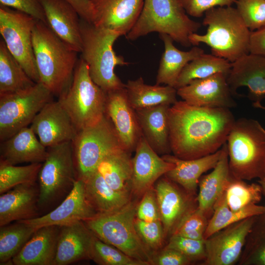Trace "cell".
<instances>
[{
    "instance_id": "ab89813d",
    "label": "cell",
    "mask_w": 265,
    "mask_h": 265,
    "mask_svg": "<svg viewBox=\"0 0 265 265\" xmlns=\"http://www.w3.org/2000/svg\"><path fill=\"white\" fill-rule=\"evenodd\" d=\"M42 163L16 166L0 161V194L19 185L35 183Z\"/></svg>"
},
{
    "instance_id": "f1b7e54d",
    "label": "cell",
    "mask_w": 265,
    "mask_h": 265,
    "mask_svg": "<svg viewBox=\"0 0 265 265\" xmlns=\"http://www.w3.org/2000/svg\"><path fill=\"white\" fill-rule=\"evenodd\" d=\"M221 154V148L214 153L192 159H183L170 154L162 155L164 160L174 164V167L164 176L187 192L197 194L201 177L216 166Z\"/></svg>"
},
{
    "instance_id": "2e32d148",
    "label": "cell",
    "mask_w": 265,
    "mask_h": 265,
    "mask_svg": "<svg viewBox=\"0 0 265 265\" xmlns=\"http://www.w3.org/2000/svg\"><path fill=\"white\" fill-rule=\"evenodd\" d=\"M30 127L46 148L72 141L78 132L71 116L59 100L47 103Z\"/></svg>"
},
{
    "instance_id": "681fc988",
    "label": "cell",
    "mask_w": 265,
    "mask_h": 265,
    "mask_svg": "<svg viewBox=\"0 0 265 265\" xmlns=\"http://www.w3.org/2000/svg\"><path fill=\"white\" fill-rule=\"evenodd\" d=\"M192 262L180 252L164 247L157 253L153 254L152 265H188Z\"/></svg>"
},
{
    "instance_id": "7402d4cb",
    "label": "cell",
    "mask_w": 265,
    "mask_h": 265,
    "mask_svg": "<svg viewBox=\"0 0 265 265\" xmlns=\"http://www.w3.org/2000/svg\"><path fill=\"white\" fill-rule=\"evenodd\" d=\"M39 187L36 182L15 186L0 196V226L39 216Z\"/></svg>"
},
{
    "instance_id": "8fae6325",
    "label": "cell",
    "mask_w": 265,
    "mask_h": 265,
    "mask_svg": "<svg viewBox=\"0 0 265 265\" xmlns=\"http://www.w3.org/2000/svg\"><path fill=\"white\" fill-rule=\"evenodd\" d=\"M53 94L42 83L20 91L0 95V140L27 127Z\"/></svg>"
},
{
    "instance_id": "7bdbcfd3",
    "label": "cell",
    "mask_w": 265,
    "mask_h": 265,
    "mask_svg": "<svg viewBox=\"0 0 265 265\" xmlns=\"http://www.w3.org/2000/svg\"><path fill=\"white\" fill-rule=\"evenodd\" d=\"M236 9L250 31L265 25V0H237Z\"/></svg>"
},
{
    "instance_id": "7c38bea8",
    "label": "cell",
    "mask_w": 265,
    "mask_h": 265,
    "mask_svg": "<svg viewBox=\"0 0 265 265\" xmlns=\"http://www.w3.org/2000/svg\"><path fill=\"white\" fill-rule=\"evenodd\" d=\"M38 21L30 15L0 5V33L12 54L36 83L40 78L35 60L32 31Z\"/></svg>"
},
{
    "instance_id": "52a82bcc",
    "label": "cell",
    "mask_w": 265,
    "mask_h": 265,
    "mask_svg": "<svg viewBox=\"0 0 265 265\" xmlns=\"http://www.w3.org/2000/svg\"><path fill=\"white\" fill-rule=\"evenodd\" d=\"M138 203L137 199H132L117 211L97 213L83 222L92 233L103 241L130 257L150 265L153 253L141 240L134 225Z\"/></svg>"
},
{
    "instance_id": "cb8c5ba5",
    "label": "cell",
    "mask_w": 265,
    "mask_h": 265,
    "mask_svg": "<svg viewBox=\"0 0 265 265\" xmlns=\"http://www.w3.org/2000/svg\"><path fill=\"white\" fill-rule=\"evenodd\" d=\"M93 236L83 221L60 227L52 265H67L90 259Z\"/></svg>"
},
{
    "instance_id": "277c9868",
    "label": "cell",
    "mask_w": 265,
    "mask_h": 265,
    "mask_svg": "<svg viewBox=\"0 0 265 265\" xmlns=\"http://www.w3.org/2000/svg\"><path fill=\"white\" fill-rule=\"evenodd\" d=\"M80 26L81 58L87 64L93 81L106 93L125 87L114 72L116 66L129 64L122 56L117 55L113 48L120 34L81 18Z\"/></svg>"
},
{
    "instance_id": "603a6c76",
    "label": "cell",
    "mask_w": 265,
    "mask_h": 265,
    "mask_svg": "<svg viewBox=\"0 0 265 265\" xmlns=\"http://www.w3.org/2000/svg\"><path fill=\"white\" fill-rule=\"evenodd\" d=\"M47 25L69 46L79 53L82 50L80 18L66 0H41Z\"/></svg>"
},
{
    "instance_id": "d6a6232c",
    "label": "cell",
    "mask_w": 265,
    "mask_h": 265,
    "mask_svg": "<svg viewBox=\"0 0 265 265\" xmlns=\"http://www.w3.org/2000/svg\"><path fill=\"white\" fill-rule=\"evenodd\" d=\"M128 100L135 110L161 104L172 106L177 102V89L172 86L145 83L142 77L125 84Z\"/></svg>"
},
{
    "instance_id": "9a60e30c",
    "label": "cell",
    "mask_w": 265,
    "mask_h": 265,
    "mask_svg": "<svg viewBox=\"0 0 265 265\" xmlns=\"http://www.w3.org/2000/svg\"><path fill=\"white\" fill-rule=\"evenodd\" d=\"M227 81L233 96L247 87L252 106L265 109V56L248 53L232 63Z\"/></svg>"
},
{
    "instance_id": "3957f363",
    "label": "cell",
    "mask_w": 265,
    "mask_h": 265,
    "mask_svg": "<svg viewBox=\"0 0 265 265\" xmlns=\"http://www.w3.org/2000/svg\"><path fill=\"white\" fill-rule=\"evenodd\" d=\"M202 24L207 26L204 34L194 33L189 36L192 46L204 43L212 54L233 63L249 53L250 30L236 8L216 7L205 13Z\"/></svg>"
},
{
    "instance_id": "60d3db41",
    "label": "cell",
    "mask_w": 265,
    "mask_h": 265,
    "mask_svg": "<svg viewBox=\"0 0 265 265\" xmlns=\"http://www.w3.org/2000/svg\"><path fill=\"white\" fill-rule=\"evenodd\" d=\"M90 259L100 265H147L106 243L94 235L90 248Z\"/></svg>"
},
{
    "instance_id": "9c48e42d",
    "label": "cell",
    "mask_w": 265,
    "mask_h": 265,
    "mask_svg": "<svg viewBox=\"0 0 265 265\" xmlns=\"http://www.w3.org/2000/svg\"><path fill=\"white\" fill-rule=\"evenodd\" d=\"M47 152L38 177L39 209L66 197L77 180L72 141L47 148Z\"/></svg>"
},
{
    "instance_id": "d590c367",
    "label": "cell",
    "mask_w": 265,
    "mask_h": 265,
    "mask_svg": "<svg viewBox=\"0 0 265 265\" xmlns=\"http://www.w3.org/2000/svg\"><path fill=\"white\" fill-rule=\"evenodd\" d=\"M231 66L232 63L223 58L203 53L184 67L175 88L177 89L186 85L192 80L206 78L219 73L227 76Z\"/></svg>"
},
{
    "instance_id": "ffe728a7",
    "label": "cell",
    "mask_w": 265,
    "mask_h": 265,
    "mask_svg": "<svg viewBox=\"0 0 265 265\" xmlns=\"http://www.w3.org/2000/svg\"><path fill=\"white\" fill-rule=\"evenodd\" d=\"M135 151L132 158V195L141 198L160 177L174 167V164L159 157L143 136Z\"/></svg>"
},
{
    "instance_id": "b9f144b4",
    "label": "cell",
    "mask_w": 265,
    "mask_h": 265,
    "mask_svg": "<svg viewBox=\"0 0 265 265\" xmlns=\"http://www.w3.org/2000/svg\"><path fill=\"white\" fill-rule=\"evenodd\" d=\"M134 225L139 238L149 250L162 248L166 237L160 220L146 221L135 217Z\"/></svg>"
},
{
    "instance_id": "ba28073f",
    "label": "cell",
    "mask_w": 265,
    "mask_h": 265,
    "mask_svg": "<svg viewBox=\"0 0 265 265\" xmlns=\"http://www.w3.org/2000/svg\"><path fill=\"white\" fill-rule=\"evenodd\" d=\"M78 131L98 122L105 115L106 92L91 79L86 62L80 57L68 88L58 100Z\"/></svg>"
},
{
    "instance_id": "5bb4252c",
    "label": "cell",
    "mask_w": 265,
    "mask_h": 265,
    "mask_svg": "<svg viewBox=\"0 0 265 265\" xmlns=\"http://www.w3.org/2000/svg\"><path fill=\"white\" fill-rule=\"evenodd\" d=\"M256 216L232 224L205 240L204 265H233L238 263L247 236Z\"/></svg>"
},
{
    "instance_id": "83f0119b",
    "label": "cell",
    "mask_w": 265,
    "mask_h": 265,
    "mask_svg": "<svg viewBox=\"0 0 265 265\" xmlns=\"http://www.w3.org/2000/svg\"><path fill=\"white\" fill-rule=\"evenodd\" d=\"M221 148V154L216 166L211 173L201 177L198 184V209L209 220L216 202L225 191L232 177L226 142Z\"/></svg>"
},
{
    "instance_id": "7dc6e473",
    "label": "cell",
    "mask_w": 265,
    "mask_h": 265,
    "mask_svg": "<svg viewBox=\"0 0 265 265\" xmlns=\"http://www.w3.org/2000/svg\"><path fill=\"white\" fill-rule=\"evenodd\" d=\"M237 0H179L187 15L200 18L208 10L216 7L231 6Z\"/></svg>"
},
{
    "instance_id": "ac0fdd59",
    "label": "cell",
    "mask_w": 265,
    "mask_h": 265,
    "mask_svg": "<svg viewBox=\"0 0 265 265\" xmlns=\"http://www.w3.org/2000/svg\"><path fill=\"white\" fill-rule=\"evenodd\" d=\"M227 76L219 73L196 79L177 89V95L187 104L199 107L227 108L237 106L227 81Z\"/></svg>"
},
{
    "instance_id": "1f68e13d",
    "label": "cell",
    "mask_w": 265,
    "mask_h": 265,
    "mask_svg": "<svg viewBox=\"0 0 265 265\" xmlns=\"http://www.w3.org/2000/svg\"><path fill=\"white\" fill-rule=\"evenodd\" d=\"M131 153L124 148L113 151L101 160L96 170L112 188L132 196Z\"/></svg>"
},
{
    "instance_id": "4316f807",
    "label": "cell",
    "mask_w": 265,
    "mask_h": 265,
    "mask_svg": "<svg viewBox=\"0 0 265 265\" xmlns=\"http://www.w3.org/2000/svg\"><path fill=\"white\" fill-rule=\"evenodd\" d=\"M60 227L37 229L13 258L15 265H52L55 258Z\"/></svg>"
},
{
    "instance_id": "74e56055",
    "label": "cell",
    "mask_w": 265,
    "mask_h": 265,
    "mask_svg": "<svg viewBox=\"0 0 265 265\" xmlns=\"http://www.w3.org/2000/svg\"><path fill=\"white\" fill-rule=\"evenodd\" d=\"M238 263L265 265V213L256 216Z\"/></svg>"
},
{
    "instance_id": "d6986e66",
    "label": "cell",
    "mask_w": 265,
    "mask_h": 265,
    "mask_svg": "<svg viewBox=\"0 0 265 265\" xmlns=\"http://www.w3.org/2000/svg\"><path fill=\"white\" fill-rule=\"evenodd\" d=\"M105 114L112 123L125 149L131 153L135 151L143 135L125 87L106 93Z\"/></svg>"
},
{
    "instance_id": "836d02e7",
    "label": "cell",
    "mask_w": 265,
    "mask_h": 265,
    "mask_svg": "<svg viewBox=\"0 0 265 265\" xmlns=\"http://www.w3.org/2000/svg\"><path fill=\"white\" fill-rule=\"evenodd\" d=\"M35 83L0 39V95L26 89Z\"/></svg>"
},
{
    "instance_id": "e575fe53",
    "label": "cell",
    "mask_w": 265,
    "mask_h": 265,
    "mask_svg": "<svg viewBox=\"0 0 265 265\" xmlns=\"http://www.w3.org/2000/svg\"><path fill=\"white\" fill-rule=\"evenodd\" d=\"M265 213V206L254 204L238 211L231 210L226 201L225 191L216 202L213 213L209 220L204 235L206 239L226 227L246 218Z\"/></svg>"
},
{
    "instance_id": "8992f818",
    "label": "cell",
    "mask_w": 265,
    "mask_h": 265,
    "mask_svg": "<svg viewBox=\"0 0 265 265\" xmlns=\"http://www.w3.org/2000/svg\"><path fill=\"white\" fill-rule=\"evenodd\" d=\"M201 23L191 19L179 0H144L135 24L126 35L135 40L151 32L169 35L185 47L192 46L189 36L200 28Z\"/></svg>"
},
{
    "instance_id": "7a4b0ae2",
    "label": "cell",
    "mask_w": 265,
    "mask_h": 265,
    "mask_svg": "<svg viewBox=\"0 0 265 265\" xmlns=\"http://www.w3.org/2000/svg\"><path fill=\"white\" fill-rule=\"evenodd\" d=\"M32 43L40 82L59 97L71 84L79 53L41 21L33 28Z\"/></svg>"
},
{
    "instance_id": "6da1fadb",
    "label": "cell",
    "mask_w": 265,
    "mask_h": 265,
    "mask_svg": "<svg viewBox=\"0 0 265 265\" xmlns=\"http://www.w3.org/2000/svg\"><path fill=\"white\" fill-rule=\"evenodd\" d=\"M168 117L171 152L183 159L219 150L236 120L229 108L196 106L183 100L170 106Z\"/></svg>"
},
{
    "instance_id": "f5cc1de1",
    "label": "cell",
    "mask_w": 265,
    "mask_h": 265,
    "mask_svg": "<svg viewBox=\"0 0 265 265\" xmlns=\"http://www.w3.org/2000/svg\"><path fill=\"white\" fill-rule=\"evenodd\" d=\"M258 183L261 185L263 196H265V177L259 179Z\"/></svg>"
},
{
    "instance_id": "5b68a950",
    "label": "cell",
    "mask_w": 265,
    "mask_h": 265,
    "mask_svg": "<svg viewBox=\"0 0 265 265\" xmlns=\"http://www.w3.org/2000/svg\"><path fill=\"white\" fill-rule=\"evenodd\" d=\"M232 176L250 181L265 177V129L257 120H235L226 141Z\"/></svg>"
},
{
    "instance_id": "4fadbf2b",
    "label": "cell",
    "mask_w": 265,
    "mask_h": 265,
    "mask_svg": "<svg viewBox=\"0 0 265 265\" xmlns=\"http://www.w3.org/2000/svg\"><path fill=\"white\" fill-rule=\"evenodd\" d=\"M154 187L165 237L169 238L185 219L197 209V194L187 192L165 176Z\"/></svg>"
},
{
    "instance_id": "8d00e7d4",
    "label": "cell",
    "mask_w": 265,
    "mask_h": 265,
    "mask_svg": "<svg viewBox=\"0 0 265 265\" xmlns=\"http://www.w3.org/2000/svg\"><path fill=\"white\" fill-rule=\"evenodd\" d=\"M0 227V264L7 265L37 229L21 221Z\"/></svg>"
},
{
    "instance_id": "44dd1931",
    "label": "cell",
    "mask_w": 265,
    "mask_h": 265,
    "mask_svg": "<svg viewBox=\"0 0 265 265\" xmlns=\"http://www.w3.org/2000/svg\"><path fill=\"white\" fill-rule=\"evenodd\" d=\"M94 9L93 24L126 35L141 12L144 0H91Z\"/></svg>"
},
{
    "instance_id": "4dcf8cb0",
    "label": "cell",
    "mask_w": 265,
    "mask_h": 265,
    "mask_svg": "<svg viewBox=\"0 0 265 265\" xmlns=\"http://www.w3.org/2000/svg\"><path fill=\"white\" fill-rule=\"evenodd\" d=\"M82 180L86 197L97 213L117 211L132 199V195L112 188L97 170Z\"/></svg>"
},
{
    "instance_id": "d4e9b609",
    "label": "cell",
    "mask_w": 265,
    "mask_h": 265,
    "mask_svg": "<svg viewBox=\"0 0 265 265\" xmlns=\"http://www.w3.org/2000/svg\"><path fill=\"white\" fill-rule=\"evenodd\" d=\"M47 149L29 127L24 128L8 139L1 141L0 161L16 165L23 163H43Z\"/></svg>"
},
{
    "instance_id": "f907efd6",
    "label": "cell",
    "mask_w": 265,
    "mask_h": 265,
    "mask_svg": "<svg viewBox=\"0 0 265 265\" xmlns=\"http://www.w3.org/2000/svg\"><path fill=\"white\" fill-rule=\"evenodd\" d=\"M248 51L250 54L265 56V25L251 31Z\"/></svg>"
},
{
    "instance_id": "bcb514c9",
    "label": "cell",
    "mask_w": 265,
    "mask_h": 265,
    "mask_svg": "<svg viewBox=\"0 0 265 265\" xmlns=\"http://www.w3.org/2000/svg\"><path fill=\"white\" fill-rule=\"evenodd\" d=\"M140 199L136 209V218L146 221L160 220L159 209L154 187L148 190Z\"/></svg>"
},
{
    "instance_id": "30bf717a",
    "label": "cell",
    "mask_w": 265,
    "mask_h": 265,
    "mask_svg": "<svg viewBox=\"0 0 265 265\" xmlns=\"http://www.w3.org/2000/svg\"><path fill=\"white\" fill-rule=\"evenodd\" d=\"M72 143L77 179L81 180L94 172L106 155L124 148L106 114L95 124L78 131Z\"/></svg>"
},
{
    "instance_id": "f6af8a7d",
    "label": "cell",
    "mask_w": 265,
    "mask_h": 265,
    "mask_svg": "<svg viewBox=\"0 0 265 265\" xmlns=\"http://www.w3.org/2000/svg\"><path fill=\"white\" fill-rule=\"evenodd\" d=\"M208 222L209 219L197 208L185 219L173 235L194 239H204Z\"/></svg>"
},
{
    "instance_id": "e0dca14e",
    "label": "cell",
    "mask_w": 265,
    "mask_h": 265,
    "mask_svg": "<svg viewBox=\"0 0 265 265\" xmlns=\"http://www.w3.org/2000/svg\"><path fill=\"white\" fill-rule=\"evenodd\" d=\"M97 213L86 197L83 181L77 179L70 192L56 208L43 215L21 221L35 229L51 225L61 227L85 221Z\"/></svg>"
},
{
    "instance_id": "484cf974",
    "label": "cell",
    "mask_w": 265,
    "mask_h": 265,
    "mask_svg": "<svg viewBox=\"0 0 265 265\" xmlns=\"http://www.w3.org/2000/svg\"><path fill=\"white\" fill-rule=\"evenodd\" d=\"M170 106L161 104L135 110L143 137L159 155L172 153L168 117Z\"/></svg>"
},
{
    "instance_id": "f546056e",
    "label": "cell",
    "mask_w": 265,
    "mask_h": 265,
    "mask_svg": "<svg viewBox=\"0 0 265 265\" xmlns=\"http://www.w3.org/2000/svg\"><path fill=\"white\" fill-rule=\"evenodd\" d=\"M159 37L163 42L164 50L160 60L156 84H164L175 87L184 67L204 53V51L194 46L188 51H182L174 46V40L169 35L161 34H159Z\"/></svg>"
},
{
    "instance_id": "c3c4849f",
    "label": "cell",
    "mask_w": 265,
    "mask_h": 265,
    "mask_svg": "<svg viewBox=\"0 0 265 265\" xmlns=\"http://www.w3.org/2000/svg\"><path fill=\"white\" fill-rule=\"evenodd\" d=\"M0 4L27 14L47 24L41 0H0Z\"/></svg>"
},
{
    "instance_id": "816d5d0a",
    "label": "cell",
    "mask_w": 265,
    "mask_h": 265,
    "mask_svg": "<svg viewBox=\"0 0 265 265\" xmlns=\"http://www.w3.org/2000/svg\"><path fill=\"white\" fill-rule=\"evenodd\" d=\"M77 10L80 18L93 24L94 9L91 0H66Z\"/></svg>"
},
{
    "instance_id": "f35d334b",
    "label": "cell",
    "mask_w": 265,
    "mask_h": 265,
    "mask_svg": "<svg viewBox=\"0 0 265 265\" xmlns=\"http://www.w3.org/2000/svg\"><path fill=\"white\" fill-rule=\"evenodd\" d=\"M225 191L227 203L229 208L234 211L257 204L263 195L261 186L258 183L248 184L244 180L236 179L232 176Z\"/></svg>"
},
{
    "instance_id": "ee69618b",
    "label": "cell",
    "mask_w": 265,
    "mask_h": 265,
    "mask_svg": "<svg viewBox=\"0 0 265 265\" xmlns=\"http://www.w3.org/2000/svg\"><path fill=\"white\" fill-rule=\"evenodd\" d=\"M165 247L178 250L188 258L192 263L204 262L206 258L204 239H194L173 235L169 238Z\"/></svg>"
}]
</instances>
